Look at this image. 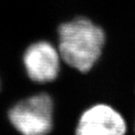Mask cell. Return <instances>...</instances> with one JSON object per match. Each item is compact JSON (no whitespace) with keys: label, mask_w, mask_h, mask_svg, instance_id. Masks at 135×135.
<instances>
[{"label":"cell","mask_w":135,"mask_h":135,"mask_svg":"<svg viewBox=\"0 0 135 135\" xmlns=\"http://www.w3.org/2000/svg\"><path fill=\"white\" fill-rule=\"evenodd\" d=\"M125 119L106 104H96L85 110L76 124L78 135H122L126 132Z\"/></svg>","instance_id":"277c9868"},{"label":"cell","mask_w":135,"mask_h":135,"mask_svg":"<svg viewBox=\"0 0 135 135\" xmlns=\"http://www.w3.org/2000/svg\"><path fill=\"white\" fill-rule=\"evenodd\" d=\"M61 57L54 42L47 40L34 41L22 55V64L28 79L34 84L53 83L60 75Z\"/></svg>","instance_id":"3957f363"},{"label":"cell","mask_w":135,"mask_h":135,"mask_svg":"<svg viewBox=\"0 0 135 135\" xmlns=\"http://www.w3.org/2000/svg\"><path fill=\"white\" fill-rule=\"evenodd\" d=\"M56 41L62 62L85 73L94 67L102 54L105 33L90 19L78 16L57 26Z\"/></svg>","instance_id":"6da1fadb"},{"label":"cell","mask_w":135,"mask_h":135,"mask_svg":"<svg viewBox=\"0 0 135 135\" xmlns=\"http://www.w3.org/2000/svg\"><path fill=\"white\" fill-rule=\"evenodd\" d=\"M8 122L23 135H45L55 128V101L45 90L18 99L7 111Z\"/></svg>","instance_id":"7a4b0ae2"},{"label":"cell","mask_w":135,"mask_h":135,"mask_svg":"<svg viewBox=\"0 0 135 135\" xmlns=\"http://www.w3.org/2000/svg\"><path fill=\"white\" fill-rule=\"evenodd\" d=\"M0 90H1V81H0Z\"/></svg>","instance_id":"5b68a950"}]
</instances>
